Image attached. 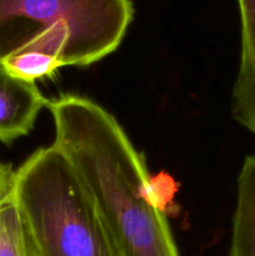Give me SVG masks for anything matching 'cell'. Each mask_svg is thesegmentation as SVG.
<instances>
[{"label":"cell","mask_w":255,"mask_h":256,"mask_svg":"<svg viewBox=\"0 0 255 256\" xmlns=\"http://www.w3.org/2000/svg\"><path fill=\"white\" fill-rule=\"evenodd\" d=\"M54 142L92 194L116 256H180L166 215L152 199L145 158L116 118L94 100H49Z\"/></svg>","instance_id":"cell-1"},{"label":"cell","mask_w":255,"mask_h":256,"mask_svg":"<svg viewBox=\"0 0 255 256\" xmlns=\"http://www.w3.org/2000/svg\"><path fill=\"white\" fill-rule=\"evenodd\" d=\"M14 192L36 256H116L92 194L52 144L15 170Z\"/></svg>","instance_id":"cell-2"},{"label":"cell","mask_w":255,"mask_h":256,"mask_svg":"<svg viewBox=\"0 0 255 256\" xmlns=\"http://www.w3.org/2000/svg\"><path fill=\"white\" fill-rule=\"evenodd\" d=\"M132 18V0H0V62L40 52L88 66L120 46Z\"/></svg>","instance_id":"cell-3"},{"label":"cell","mask_w":255,"mask_h":256,"mask_svg":"<svg viewBox=\"0 0 255 256\" xmlns=\"http://www.w3.org/2000/svg\"><path fill=\"white\" fill-rule=\"evenodd\" d=\"M48 102L36 82L9 74L0 64V142L10 145L29 134Z\"/></svg>","instance_id":"cell-4"},{"label":"cell","mask_w":255,"mask_h":256,"mask_svg":"<svg viewBox=\"0 0 255 256\" xmlns=\"http://www.w3.org/2000/svg\"><path fill=\"white\" fill-rule=\"evenodd\" d=\"M242 22V52L232 85V114L255 135V0H238Z\"/></svg>","instance_id":"cell-5"},{"label":"cell","mask_w":255,"mask_h":256,"mask_svg":"<svg viewBox=\"0 0 255 256\" xmlns=\"http://www.w3.org/2000/svg\"><path fill=\"white\" fill-rule=\"evenodd\" d=\"M229 256H255V155H248L236 184Z\"/></svg>","instance_id":"cell-6"},{"label":"cell","mask_w":255,"mask_h":256,"mask_svg":"<svg viewBox=\"0 0 255 256\" xmlns=\"http://www.w3.org/2000/svg\"><path fill=\"white\" fill-rule=\"evenodd\" d=\"M14 172L0 162V256H36L15 200Z\"/></svg>","instance_id":"cell-7"},{"label":"cell","mask_w":255,"mask_h":256,"mask_svg":"<svg viewBox=\"0 0 255 256\" xmlns=\"http://www.w3.org/2000/svg\"><path fill=\"white\" fill-rule=\"evenodd\" d=\"M0 64L9 74L30 82L52 79L64 68L59 59L40 52H16L5 58Z\"/></svg>","instance_id":"cell-8"}]
</instances>
